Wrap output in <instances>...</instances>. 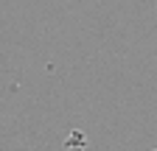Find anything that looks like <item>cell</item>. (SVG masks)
Instances as JSON below:
<instances>
[{
	"mask_svg": "<svg viewBox=\"0 0 157 151\" xmlns=\"http://www.w3.org/2000/svg\"><path fill=\"white\" fill-rule=\"evenodd\" d=\"M154 151H157V148H154Z\"/></svg>",
	"mask_w": 157,
	"mask_h": 151,
	"instance_id": "6da1fadb",
	"label": "cell"
}]
</instances>
